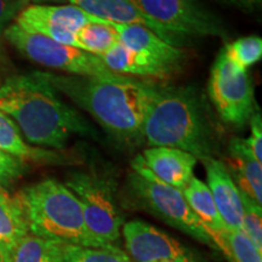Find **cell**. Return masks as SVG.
<instances>
[{
  "mask_svg": "<svg viewBox=\"0 0 262 262\" xmlns=\"http://www.w3.org/2000/svg\"><path fill=\"white\" fill-rule=\"evenodd\" d=\"M234 72H248L262 57V39L260 37H245L229 42L221 50Z\"/></svg>",
  "mask_w": 262,
  "mask_h": 262,
  "instance_id": "cb8c5ba5",
  "label": "cell"
},
{
  "mask_svg": "<svg viewBox=\"0 0 262 262\" xmlns=\"http://www.w3.org/2000/svg\"><path fill=\"white\" fill-rule=\"evenodd\" d=\"M209 189L219 214L228 229L243 227V203L241 191L228 171L227 165L214 157L203 160Z\"/></svg>",
  "mask_w": 262,
  "mask_h": 262,
  "instance_id": "7c38bea8",
  "label": "cell"
},
{
  "mask_svg": "<svg viewBox=\"0 0 262 262\" xmlns=\"http://www.w3.org/2000/svg\"><path fill=\"white\" fill-rule=\"evenodd\" d=\"M26 171V163L0 150V188L14 185Z\"/></svg>",
  "mask_w": 262,
  "mask_h": 262,
  "instance_id": "4316f807",
  "label": "cell"
},
{
  "mask_svg": "<svg viewBox=\"0 0 262 262\" xmlns=\"http://www.w3.org/2000/svg\"><path fill=\"white\" fill-rule=\"evenodd\" d=\"M62 262H131V260L119 249L110 250V249L71 245Z\"/></svg>",
  "mask_w": 262,
  "mask_h": 262,
  "instance_id": "d4e9b609",
  "label": "cell"
},
{
  "mask_svg": "<svg viewBox=\"0 0 262 262\" xmlns=\"http://www.w3.org/2000/svg\"><path fill=\"white\" fill-rule=\"evenodd\" d=\"M158 262H175V261H171V260H164V261H158Z\"/></svg>",
  "mask_w": 262,
  "mask_h": 262,
  "instance_id": "d6a6232c",
  "label": "cell"
},
{
  "mask_svg": "<svg viewBox=\"0 0 262 262\" xmlns=\"http://www.w3.org/2000/svg\"><path fill=\"white\" fill-rule=\"evenodd\" d=\"M113 27L117 31L118 41L120 45L129 50L145 54L179 70L185 57V52L179 47H173L163 40L155 32L142 25L113 24Z\"/></svg>",
  "mask_w": 262,
  "mask_h": 262,
  "instance_id": "9a60e30c",
  "label": "cell"
},
{
  "mask_svg": "<svg viewBox=\"0 0 262 262\" xmlns=\"http://www.w3.org/2000/svg\"><path fill=\"white\" fill-rule=\"evenodd\" d=\"M229 171L239 191L250 196L257 204H262V166L261 163L245 145L243 139H234L229 142ZM233 179V180H234Z\"/></svg>",
  "mask_w": 262,
  "mask_h": 262,
  "instance_id": "e0dca14e",
  "label": "cell"
},
{
  "mask_svg": "<svg viewBox=\"0 0 262 262\" xmlns=\"http://www.w3.org/2000/svg\"><path fill=\"white\" fill-rule=\"evenodd\" d=\"M222 2L235 5L237 8L244 9L247 10V11H253V10H255L261 5L262 0H222Z\"/></svg>",
  "mask_w": 262,
  "mask_h": 262,
  "instance_id": "f546056e",
  "label": "cell"
},
{
  "mask_svg": "<svg viewBox=\"0 0 262 262\" xmlns=\"http://www.w3.org/2000/svg\"><path fill=\"white\" fill-rule=\"evenodd\" d=\"M71 245L58 241L25 235L10 253V262H62Z\"/></svg>",
  "mask_w": 262,
  "mask_h": 262,
  "instance_id": "ffe728a7",
  "label": "cell"
},
{
  "mask_svg": "<svg viewBox=\"0 0 262 262\" xmlns=\"http://www.w3.org/2000/svg\"><path fill=\"white\" fill-rule=\"evenodd\" d=\"M28 233L27 220L18 199L0 188V248L10 254Z\"/></svg>",
  "mask_w": 262,
  "mask_h": 262,
  "instance_id": "d6986e66",
  "label": "cell"
},
{
  "mask_svg": "<svg viewBox=\"0 0 262 262\" xmlns=\"http://www.w3.org/2000/svg\"><path fill=\"white\" fill-rule=\"evenodd\" d=\"M42 74L58 93L86 111L114 140L127 145L143 140L152 83L122 74L111 78Z\"/></svg>",
  "mask_w": 262,
  "mask_h": 262,
  "instance_id": "7a4b0ae2",
  "label": "cell"
},
{
  "mask_svg": "<svg viewBox=\"0 0 262 262\" xmlns=\"http://www.w3.org/2000/svg\"><path fill=\"white\" fill-rule=\"evenodd\" d=\"M216 245L229 262H262L261 251L257 250L250 238L242 229H225L209 233Z\"/></svg>",
  "mask_w": 262,
  "mask_h": 262,
  "instance_id": "7402d4cb",
  "label": "cell"
},
{
  "mask_svg": "<svg viewBox=\"0 0 262 262\" xmlns=\"http://www.w3.org/2000/svg\"><path fill=\"white\" fill-rule=\"evenodd\" d=\"M26 5H54L63 4L66 0H21Z\"/></svg>",
  "mask_w": 262,
  "mask_h": 262,
  "instance_id": "4dcf8cb0",
  "label": "cell"
},
{
  "mask_svg": "<svg viewBox=\"0 0 262 262\" xmlns=\"http://www.w3.org/2000/svg\"><path fill=\"white\" fill-rule=\"evenodd\" d=\"M143 139L150 147L185 150L202 162L211 158L216 131L201 93L192 86L152 84Z\"/></svg>",
  "mask_w": 262,
  "mask_h": 262,
  "instance_id": "3957f363",
  "label": "cell"
},
{
  "mask_svg": "<svg viewBox=\"0 0 262 262\" xmlns=\"http://www.w3.org/2000/svg\"><path fill=\"white\" fill-rule=\"evenodd\" d=\"M186 202L196 217L208 229L209 233H216L227 229L219 214L211 192L204 182L193 176L186 188L182 191Z\"/></svg>",
  "mask_w": 262,
  "mask_h": 262,
  "instance_id": "44dd1931",
  "label": "cell"
},
{
  "mask_svg": "<svg viewBox=\"0 0 262 262\" xmlns=\"http://www.w3.org/2000/svg\"><path fill=\"white\" fill-rule=\"evenodd\" d=\"M243 203V227L242 231L250 238L258 251L262 253V210L261 205L250 196L241 192Z\"/></svg>",
  "mask_w": 262,
  "mask_h": 262,
  "instance_id": "484cf974",
  "label": "cell"
},
{
  "mask_svg": "<svg viewBox=\"0 0 262 262\" xmlns=\"http://www.w3.org/2000/svg\"><path fill=\"white\" fill-rule=\"evenodd\" d=\"M147 17L186 40L188 37H222L220 18L199 0H131Z\"/></svg>",
  "mask_w": 262,
  "mask_h": 262,
  "instance_id": "ba28073f",
  "label": "cell"
},
{
  "mask_svg": "<svg viewBox=\"0 0 262 262\" xmlns=\"http://www.w3.org/2000/svg\"><path fill=\"white\" fill-rule=\"evenodd\" d=\"M250 123V137L245 139L244 142L253 153V156L256 160L261 163L262 159V117L261 113H255L251 119L249 120Z\"/></svg>",
  "mask_w": 262,
  "mask_h": 262,
  "instance_id": "83f0119b",
  "label": "cell"
},
{
  "mask_svg": "<svg viewBox=\"0 0 262 262\" xmlns=\"http://www.w3.org/2000/svg\"><path fill=\"white\" fill-rule=\"evenodd\" d=\"M123 237L127 253L135 262H195L188 249L145 221L134 220L124 225Z\"/></svg>",
  "mask_w": 262,
  "mask_h": 262,
  "instance_id": "8fae6325",
  "label": "cell"
},
{
  "mask_svg": "<svg viewBox=\"0 0 262 262\" xmlns=\"http://www.w3.org/2000/svg\"><path fill=\"white\" fill-rule=\"evenodd\" d=\"M0 262H10V254L0 248Z\"/></svg>",
  "mask_w": 262,
  "mask_h": 262,
  "instance_id": "1f68e13d",
  "label": "cell"
},
{
  "mask_svg": "<svg viewBox=\"0 0 262 262\" xmlns=\"http://www.w3.org/2000/svg\"><path fill=\"white\" fill-rule=\"evenodd\" d=\"M97 19L100 18L93 17L71 4L27 5L18 12L14 24L28 33L77 48L75 32Z\"/></svg>",
  "mask_w": 262,
  "mask_h": 262,
  "instance_id": "30bf717a",
  "label": "cell"
},
{
  "mask_svg": "<svg viewBox=\"0 0 262 262\" xmlns=\"http://www.w3.org/2000/svg\"><path fill=\"white\" fill-rule=\"evenodd\" d=\"M0 150L22 162L63 163V158L54 150L38 148V147L28 145L22 137L14 120L3 112H0Z\"/></svg>",
  "mask_w": 262,
  "mask_h": 262,
  "instance_id": "ac0fdd59",
  "label": "cell"
},
{
  "mask_svg": "<svg viewBox=\"0 0 262 262\" xmlns=\"http://www.w3.org/2000/svg\"><path fill=\"white\" fill-rule=\"evenodd\" d=\"M66 187L77 196L85 224L98 239L113 244L120 238L123 219L110 180L88 171L71 172Z\"/></svg>",
  "mask_w": 262,
  "mask_h": 262,
  "instance_id": "52a82bcc",
  "label": "cell"
},
{
  "mask_svg": "<svg viewBox=\"0 0 262 262\" xmlns=\"http://www.w3.org/2000/svg\"><path fill=\"white\" fill-rule=\"evenodd\" d=\"M66 2L83 10L88 15L103 19V21L118 25L136 24L145 26L155 32L159 38L173 47L182 45L185 41L164 29L162 26L156 24L153 19L147 17L146 15H143L131 0H66Z\"/></svg>",
  "mask_w": 262,
  "mask_h": 262,
  "instance_id": "4fadbf2b",
  "label": "cell"
},
{
  "mask_svg": "<svg viewBox=\"0 0 262 262\" xmlns=\"http://www.w3.org/2000/svg\"><path fill=\"white\" fill-rule=\"evenodd\" d=\"M131 166L134 171L127 179V193L131 201L165 224L180 229L208 247L216 249L208 229L189 208L181 191L159 181L146 168L140 156L133 160Z\"/></svg>",
  "mask_w": 262,
  "mask_h": 262,
  "instance_id": "5b68a950",
  "label": "cell"
},
{
  "mask_svg": "<svg viewBox=\"0 0 262 262\" xmlns=\"http://www.w3.org/2000/svg\"><path fill=\"white\" fill-rule=\"evenodd\" d=\"M3 35L19 54L44 67L80 77L111 78L117 75L108 70L96 55L28 33L14 22L5 29Z\"/></svg>",
  "mask_w": 262,
  "mask_h": 262,
  "instance_id": "8992f818",
  "label": "cell"
},
{
  "mask_svg": "<svg viewBox=\"0 0 262 262\" xmlns=\"http://www.w3.org/2000/svg\"><path fill=\"white\" fill-rule=\"evenodd\" d=\"M26 6L27 5L21 0H0V37Z\"/></svg>",
  "mask_w": 262,
  "mask_h": 262,
  "instance_id": "f1b7e54d",
  "label": "cell"
},
{
  "mask_svg": "<svg viewBox=\"0 0 262 262\" xmlns=\"http://www.w3.org/2000/svg\"><path fill=\"white\" fill-rule=\"evenodd\" d=\"M0 112L14 120L28 145L38 148L62 149L73 135H95L89 122L42 72L12 75L0 85Z\"/></svg>",
  "mask_w": 262,
  "mask_h": 262,
  "instance_id": "6da1fadb",
  "label": "cell"
},
{
  "mask_svg": "<svg viewBox=\"0 0 262 262\" xmlns=\"http://www.w3.org/2000/svg\"><path fill=\"white\" fill-rule=\"evenodd\" d=\"M77 48L89 54L100 55L118 44V34L112 22L97 19L85 25L75 32Z\"/></svg>",
  "mask_w": 262,
  "mask_h": 262,
  "instance_id": "603a6c76",
  "label": "cell"
},
{
  "mask_svg": "<svg viewBox=\"0 0 262 262\" xmlns=\"http://www.w3.org/2000/svg\"><path fill=\"white\" fill-rule=\"evenodd\" d=\"M209 97L221 119L235 127L244 126L257 113L250 75L232 71L221 51L211 68Z\"/></svg>",
  "mask_w": 262,
  "mask_h": 262,
  "instance_id": "9c48e42d",
  "label": "cell"
},
{
  "mask_svg": "<svg viewBox=\"0 0 262 262\" xmlns=\"http://www.w3.org/2000/svg\"><path fill=\"white\" fill-rule=\"evenodd\" d=\"M100 60L111 72L122 75L164 79L178 70L145 54L129 50L119 42L107 52L100 55Z\"/></svg>",
  "mask_w": 262,
  "mask_h": 262,
  "instance_id": "2e32d148",
  "label": "cell"
},
{
  "mask_svg": "<svg viewBox=\"0 0 262 262\" xmlns=\"http://www.w3.org/2000/svg\"><path fill=\"white\" fill-rule=\"evenodd\" d=\"M16 198L25 212L29 233L77 247L118 249L88 228L79 201L64 183L42 180L21 189Z\"/></svg>",
  "mask_w": 262,
  "mask_h": 262,
  "instance_id": "277c9868",
  "label": "cell"
},
{
  "mask_svg": "<svg viewBox=\"0 0 262 262\" xmlns=\"http://www.w3.org/2000/svg\"><path fill=\"white\" fill-rule=\"evenodd\" d=\"M140 157L159 181L181 192L194 176L193 171L198 162L191 153L171 147H149Z\"/></svg>",
  "mask_w": 262,
  "mask_h": 262,
  "instance_id": "5bb4252c",
  "label": "cell"
}]
</instances>
